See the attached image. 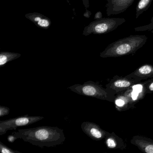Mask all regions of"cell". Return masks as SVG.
I'll return each mask as SVG.
<instances>
[{"label":"cell","mask_w":153,"mask_h":153,"mask_svg":"<svg viewBox=\"0 0 153 153\" xmlns=\"http://www.w3.org/2000/svg\"><path fill=\"white\" fill-rule=\"evenodd\" d=\"M12 134L33 146L40 147H54L63 144L66 140L63 130L57 127L40 126L19 129Z\"/></svg>","instance_id":"1"},{"label":"cell","mask_w":153,"mask_h":153,"mask_svg":"<svg viewBox=\"0 0 153 153\" xmlns=\"http://www.w3.org/2000/svg\"><path fill=\"white\" fill-rule=\"evenodd\" d=\"M146 35H130L109 44L100 53L102 58H116L135 53L147 41Z\"/></svg>","instance_id":"2"},{"label":"cell","mask_w":153,"mask_h":153,"mask_svg":"<svg viewBox=\"0 0 153 153\" xmlns=\"http://www.w3.org/2000/svg\"><path fill=\"white\" fill-rule=\"evenodd\" d=\"M68 88L78 94L112 102H114L116 95L106 88H104L98 83L93 81H87L82 85L76 84Z\"/></svg>","instance_id":"3"},{"label":"cell","mask_w":153,"mask_h":153,"mask_svg":"<svg viewBox=\"0 0 153 153\" xmlns=\"http://www.w3.org/2000/svg\"><path fill=\"white\" fill-rule=\"evenodd\" d=\"M126 22L124 18H104L95 20L86 26L83 35L88 36L89 35L103 34L108 33L117 29L119 26Z\"/></svg>","instance_id":"4"},{"label":"cell","mask_w":153,"mask_h":153,"mask_svg":"<svg viewBox=\"0 0 153 153\" xmlns=\"http://www.w3.org/2000/svg\"><path fill=\"white\" fill-rule=\"evenodd\" d=\"M44 117L29 116L28 114L0 121V135L6 134L8 130L16 129L19 127L27 126L43 120Z\"/></svg>","instance_id":"5"},{"label":"cell","mask_w":153,"mask_h":153,"mask_svg":"<svg viewBox=\"0 0 153 153\" xmlns=\"http://www.w3.org/2000/svg\"><path fill=\"white\" fill-rule=\"evenodd\" d=\"M139 83L140 82L135 79L126 76L122 77L115 76L106 84L105 87L117 95L128 90L132 86Z\"/></svg>","instance_id":"6"},{"label":"cell","mask_w":153,"mask_h":153,"mask_svg":"<svg viewBox=\"0 0 153 153\" xmlns=\"http://www.w3.org/2000/svg\"><path fill=\"white\" fill-rule=\"evenodd\" d=\"M106 14L108 16H116L125 12L135 0H105Z\"/></svg>","instance_id":"7"},{"label":"cell","mask_w":153,"mask_h":153,"mask_svg":"<svg viewBox=\"0 0 153 153\" xmlns=\"http://www.w3.org/2000/svg\"><path fill=\"white\" fill-rule=\"evenodd\" d=\"M81 128L86 135L96 141L104 139L108 132L102 129L98 124L90 122L85 121L82 123Z\"/></svg>","instance_id":"8"},{"label":"cell","mask_w":153,"mask_h":153,"mask_svg":"<svg viewBox=\"0 0 153 153\" xmlns=\"http://www.w3.org/2000/svg\"><path fill=\"white\" fill-rule=\"evenodd\" d=\"M147 80L141 82L132 86L130 88L126 90L123 94L128 97L131 106L146 95V85Z\"/></svg>","instance_id":"9"},{"label":"cell","mask_w":153,"mask_h":153,"mask_svg":"<svg viewBox=\"0 0 153 153\" xmlns=\"http://www.w3.org/2000/svg\"><path fill=\"white\" fill-rule=\"evenodd\" d=\"M126 76L133 79L139 82L144 79L152 78H153V66L148 64L142 65Z\"/></svg>","instance_id":"10"},{"label":"cell","mask_w":153,"mask_h":153,"mask_svg":"<svg viewBox=\"0 0 153 153\" xmlns=\"http://www.w3.org/2000/svg\"><path fill=\"white\" fill-rule=\"evenodd\" d=\"M130 142L144 153H153V140L151 139L136 135L132 137Z\"/></svg>","instance_id":"11"},{"label":"cell","mask_w":153,"mask_h":153,"mask_svg":"<svg viewBox=\"0 0 153 153\" xmlns=\"http://www.w3.org/2000/svg\"><path fill=\"white\" fill-rule=\"evenodd\" d=\"M25 16L39 28L48 29L51 25L52 22L51 19L40 13L36 12L28 13L26 14Z\"/></svg>","instance_id":"12"},{"label":"cell","mask_w":153,"mask_h":153,"mask_svg":"<svg viewBox=\"0 0 153 153\" xmlns=\"http://www.w3.org/2000/svg\"><path fill=\"white\" fill-rule=\"evenodd\" d=\"M104 139L105 146L109 149H123L126 148V144L123 140L113 131L111 133L108 132Z\"/></svg>","instance_id":"13"},{"label":"cell","mask_w":153,"mask_h":153,"mask_svg":"<svg viewBox=\"0 0 153 153\" xmlns=\"http://www.w3.org/2000/svg\"><path fill=\"white\" fill-rule=\"evenodd\" d=\"M115 107L119 111H126L132 107L128 97L124 94H119L114 101Z\"/></svg>","instance_id":"14"},{"label":"cell","mask_w":153,"mask_h":153,"mask_svg":"<svg viewBox=\"0 0 153 153\" xmlns=\"http://www.w3.org/2000/svg\"><path fill=\"white\" fill-rule=\"evenodd\" d=\"M21 54L17 53L1 51L0 52V66L2 67L10 62L21 57Z\"/></svg>","instance_id":"15"},{"label":"cell","mask_w":153,"mask_h":153,"mask_svg":"<svg viewBox=\"0 0 153 153\" xmlns=\"http://www.w3.org/2000/svg\"><path fill=\"white\" fill-rule=\"evenodd\" d=\"M153 0H140L136 8V19L149 9Z\"/></svg>","instance_id":"16"},{"label":"cell","mask_w":153,"mask_h":153,"mask_svg":"<svg viewBox=\"0 0 153 153\" xmlns=\"http://www.w3.org/2000/svg\"><path fill=\"white\" fill-rule=\"evenodd\" d=\"M0 151L2 153H21L19 151L10 148L1 141H0Z\"/></svg>","instance_id":"17"},{"label":"cell","mask_w":153,"mask_h":153,"mask_svg":"<svg viewBox=\"0 0 153 153\" xmlns=\"http://www.w3.org/2000/svg\"><path fill=\"white\" fill-rule=\"evenodd\" d=\"M153 29V24L146 25L135 27L134 30L136 32H143V31H150Z\"/></svg>","instance_id":"18"},{"label":"cell","mask_w":153,"mask_h":153,"mask_svg":"<svg viewBox=\"0 0 153 153\" xmlns=\"http://www.w3.org/2000/svg\"><path fill=\"white\" fill-rule=\"evenodd\" d=\"M146 94L153 93V78L147 80L146 85Z\"/></svg>","instance_id":"19"},{"label":"cell","mask_w":153,"mask_h":153,"mask_svg":"<svg viewBox=\"0 0 153 153\" xmlns=\"http://www.w3.org/2000/svg\"><path fill=\"white\" fill-rule=\"evenodd\" d=\"M10 109L8 107L0 105V117H3L9 114Z\"/></svg>","instance_id":"20"},{"label":"cell","mask_w":153,"mask_h":153,"mask_svg":"<svg viewBox=\"0 0 153 153\" xmlns=\"http://www.w3.org/2000/svg\"><path fill=\"white\" fill-rule=\"evenodd\" d=\"M17 139H18L17 138L15 137V135L13 134H12V135L9 136L7 138L8 141L10 142V143H13V142H15V140Z\"/></svg>","instance_id":"21"},{"label":"cell","mask_w":153,"mask_h":153,"mask_svg":"<svg viewBox=\"0 0 153 153\" xmlns=\"http://www.w3.org/2000/svg\"><path fill=\"white\" fill-rule=\"evenodd\" d=\"M102 18V12L101 11H98L96 13L95 15L94 16L95 20H98V19H101Z\"/></svg>","instance_id":"22"},{"label":"cell","mask_w":153,"mask_h":153,"mask_svg":"<svg viewBox=\"0 0 153 153\" xmlns=\"http://www.w3.org/2000/svg\"><path fill=\"white\" fill-rule=\"evenodd\" d=\"M91 15H92V13H91V11L88 10L87 9H86L85 12L84 13L83 16L86 18L89 19L91 17Z\"/></svg>","instance_id":"23"},{"label":"cell","mask_w":153,"mask_h":153,"mask_svg":"<svg viewBox=\"0 0 153 153\" xmlns=\"http://www.w3.org/2000/svg\"><path fill=\"white\" fill-rule=\"evenodd\" d=\"M82 2H83V4L86 9L89 8V0H82Z\"/></svg>","instance_id":"24"},{"label":"cell","mask_w":153,"mask_h":153,"mask_svg":"<svg viewBox=\"0 0 153 153\" xmlns=\"http://www.w3.org/2000/svg\"><path fill=\"white\" fill-rule=\"evenodd\" d=\"M149 25H152V24H153V16L152 17V19H151V22H150V24H149Z\"/></svg>","instance_id":"25"},{"label":"cell","mask_w":153,"mask_h":153,"mask_svg":"<svg viewBox=\"0 0 153 153\" xmlns=\"http://www.w3.org/2000/svg\"><path fill=\"white\" fill-rule=\"evenodd\" d=\"M66 1L68 2V3H69V0H66Z\"/></svg>","instance_id":"26"}]
</instances>
